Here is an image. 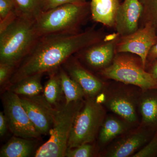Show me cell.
<instances>
[{
  "mask_svg": "<svg viewBox=\"0 0 157 157\" xmlns=\"http://www.w3.org/2000/svg\"><path fill=\"white\" fill-rule=\"evenodd\" d=\"M18 15L35 20L44 11L45 0H12Z\"/></svg>",
  "mask_w": 157,
  "mask_h": 157,
  "instance_id": "44dd1931",
  "label": "cell"
},
{
  "mask_svg": "<svg viewBox=\"0 0 157 157\" xmlns=\"http://www.w3.org/2000/svg\"><path fill=\"white\" fill-rule=\"evenodd\" d=\"M141 91L135 86L109 80L97 99L107 112L117 114L136 127L140 124L138 105Z\"/></svg>",
  "mask_w": 157,
  "mask_h": 157,
  "instance_id": "277c9868",
  "label": "cell"
},
{
  "mask_svg": "<svg viewBox=\"0 0 157 157\" xmlns=\"http://www.w3.org/2000/svg\"><path fill=\"white\" fill-rule=\"evenodd\" d=\"M104 33L94 28L76 33L40 37L9 80L11 85L28 76L58 70L72 56L103 41Z\"/></svg>",
  "mask_w": 157,
  "mask_h": 157,
  "instance_id": "6da1fadb",
  "label": "cell"
},
{
  "mask_svg": "<svg viewBox=\"0 0 157 157\" xmlns=\"http://www.w3.org/2000/svg\"><path fill=\"white\" fill-rule=\"evenodd\" d=\"M138 112L140 124L157 132V88L142 90Z\"/></svg>",
  "mask_w": 157,
  "mask_h": 157,
  "instance_id": "2e32d148",
  "label": "cell"
},
{
  "mask_svg": "<svg viewBox=\"0 0 157 157\" xmlns=\"http://www.w3.org/2000/svg\"><path fill=\"white\" fill-rule=\"evenodd\" d=\"M17 15L12 0H0V25H6Z\"/></svg>",
  "mask_w": 157,
  "mask_h": 157,
  "instance_id": "d4e9b609",
  "label": "cell"
},
{
  "mask_svg": "<svg viewBox=\"0 0 157 157\" xmlns=\"http://www.w3.org/2000/svg\"><path fill=\"white\" fill-rule=\"evenodd\" d=\"M8 128L7 120L4 112L0 113V136L3 137L6 134Z\"/></svg>",
  "mask_w": 157,
  "mask_h": 157,
  "instance_id": "f1b7e54d",
  "label": "cell"
},
{
  "mask_svg": "<svg viewBox=\"0 0 157 157\" xmlns=\"http://www.w3.org/2000/svg\"><path fill=\"white\" fill-rule=\"evenodd\" d=\"M35 20L17 15L0 31V63L18 67L39 38Z\"/></svg>",
  "mask_w": 157,
  "mask_h": 157,
  "instance_id": "7a4b0ae2",
  "label": "cell"
},
{
  "mask_svg": "<svg viewBox=\"0 0 157 157\" xmlns=\"http://www.w3.org/2000/svg\"><path fill=\"white\" fill-rule=\"evenodd\" d=\"M157 58V42L151 48L149 52L147 59V65L151 63V62Z\"/></svg>",
  "mask_w": 157,
  "mask_h": 157,
  "instance_id": "4dcf8cb0",
  "label": "cell"
},
{
  "mask_svg": "<svg viewBox=\"0 0 157 157\" xmlns=\"http://www.w3.org/2000/svg\"><path fill=\"white\" fill-rule=\"evenodd\" d=\"M58 72L65 96V104L84 100L85 94L80 86L71 78L63 67L59 68Z\"/></svg>",
  "mask_w": 157,
  "mask_h": 157,
  "instance_id": "d6986e66",
  "label": "cell"
},
{
  "mask_svg": "<svg viewBox=\"0 0 157 157\" xmlns=\"http://www.w3.org/2000/svg\"><path fill=\"white\" fill-rule=\"evenodd\" d=\"M23 106L39 135L49 133L53 125L56 109L44 96H19Z\"/></svg>",
  "mask_w": 157,
  "mask_h": 157,
  "instance_id": "7c38bea8",
  "label": "cell"
},
{
  "mask_svg": "<svg viewBox=\"0 0 157 157\" xmlns=\"http://www.w3.org/2000/svg\"><path fill=\"white\" fill-rule=\"evenodd\" d=\"M84 101L65 103L56 109L53 125L49 132L50 137L37 150L34 157H65L74 121Z\"/></svg>",
  "mask_w": 157,
  "mask_h": 157,
  "instance_id": "5b68a950",
  "label": "cell"
},
{
  "mask_svg": "<svg viewBox=\"0 0 157 157\" xmlns=\"http://www.w3.org/2000/svg\"><path fill=\"white\" fill-rule=\"evenodd\" d=\"M143 11V6L139 0H124L116 16L114 26L118 35L125 36L137 31Z\"/></svg>",
  "mask_w": 157,
  "mask_h": 157,
  "instance_id": "5bb4252c",
  "label": "cell"
},
{
  "mask_svg": "<svg viewBox=\"0 0 157 157\" xmlns=\"http://www.w3.org/2000/svg\"><path fill=\"white\" fill-rule=\"evenodd\" d=\"M2 103L8 128L14 136L28 139L40 136L23 106L19 95L8 90L3 93Z\"/></svg>",
  "mask_w": 157,
  "mask_h": 157,
  "instance_id": "ba28073f",
  "label": "cell"
},
{
  "mask_svg": "<svg viewBox=\"0 0 157 157\" xmlns=\"http://www.w3.org/2000/svg\"><path fill=\"white\" fill-rule=\"evenodd\" d=\"M50 73L49 79L43 88V96L49 104L54 106L56 105L60 101L63 92L58 70Z\"/></svg>",
  "mask_w": 157,
  "mask_h": 157,
  "instance_id": "7402d4cb",
  "label": "cell"
},
{
  "mask_svg": "<svg viewBox=\"0 0 157 157\" xmlns=\"http://www.w3.org/2000/svg\"><path fill=\"white\" fill-rule=\"evenodd\" d=\"M119 39L117 34H114L109 40L105 38L103 41L80 51L75 56L90 69L99 73L112 63Z\"/></svg>",
  "mask_w": 157,
  "mask_h": 157,
  "instance_id": "8fae6325",
  "label": "cell"
},
{
  "mask_svg": "<svg viewBox=\"0 0 157 157\" xmlns=\"http://www.w3.org/2000/svg\"><path fill=\"white\" fill-rule=\"evenodd\" d=\"M104 80L132 85L142 90L157 88V82L144 66L140 58L116 54L110 65L98 73Z\"/></svg>",
  "mask_w": 157,
  "mask_h": 157,
  "instance_id": "8992f818",
  "label": "cell"
},
{
  "mask_svg": "<svg viewBox=\"0 0 157 157\" xmlns=\"http://www.w3.org/2000/svg\"><path fill=\"white\" fill-rule=\"evenodd\" d=\"M134 127H135L118 115L107 112L96 141L101 153L117 137Z\"/></svg>",
  "mask_w": 157,
  "mask_h": 157,
  "instance_id": "9a60e30c",
  "label": "cell"
},
{
  "mask_svg": "<svg viewBox=\"0 0 157 157\" xmlns=\"http://www.w3.org/2000/svg\"><path fill=\"white\" fill-rule=\"evenodd\" d=\"M141 2L143 7L144 24H151L157 33V0H142Z\"/></svg>",
  "mask_w": 157,
  "mask_h": 157,
  "instance_id": "cb8c5ba5",
  "label": "cell"
},
{
  "mask_svg": "<svg viewBox=\"0 0 157 157\" xmlns=\"http://www.w3.org/2000/svg\"><path fill=\"white\" fill-rule=\"evenodd\" d=\"M43 74L26 77L11 85L10 90L19 96H33L40 94L44 88L41 83Z\"/></svg>",
  "mask_w": 157,
  "mask_h": 157,
  "instance_id": "ffe728a7",
  "label": "cell"
},
{
  "mask_svg": "<svg viewBox=\"0 0 157 157\" xmlns=\"http://www.w3.org/2000/svg\"><path fill=\"white\" fill-rule=\"evenodd\" d=\"M132 157H157V132L149 141Z\"/></svg>",
  "mask_w": 157,
  "mask_h": 157,
  "instance_id": "484cf974",
  "label": "cell"
},
{
  "mask_svg": "<svg viewBox=\"0 0 157 157\" xmlns=\"http://www.w3.org/2000/svg\"><path fill=\"white\" fill-rule=\"evenodd\" d=\"M100 149L96 142L84 144L72 148H68L65 157H100Z\"/></svg>",
  "mask_w": 157,
  "mask_h": 157,
  "instance_id": "603a6c76",
  "label": "cell"
},
{
  "mask_svg": "<svg viewBox=\"0 0 157 157\" xmlns=\"http://www.w3.org/2000/svg\"><path fill=\"white\" fill-rule=\"evenodd\" d=\"M120 4L119 0H91L92 18L109 27L115 26L116 16Z\"/></svg>",
  "mask_w": 157,
  "mask_h": 157,
  "instance_id": "e0dca14e",
  "label": "cell"
},
{
  "mask_svg": "<svg viewBox=\"0 0 157 157\" xmlns=\"http://www.w3.org/2000/svg\"><path fill=\"white\" fill-rule=\"evenodd\" d=\"M157 42L155 29L151 24L146 23L143 27L133 33L120 38L117 44L116 54H135L139 56L145 68L149 52Z\"/></svg>",
  "mask_w": 157,
  "mask_h": 157,
  "instance_id": "30bf717a",
  "label": "cell"
},
{
  "mask_svg": "<svg viewBox=\"0 0 157 157\" xmlns=\"http://www.w3.org/2000/svg\"><path fill=\"white\" fill-rule=\"evenodd\" d=\"M17 67L8 63H0V85L9 81Z\"/></svg>",
  "mask_w": 157,
  "mask_h": 157,
  "instance_id": "83f0119b",
  "label": "cell"
},
{
  "mask_svg": "<svg viewBox=\"0 0 157 157\" xmlns=\"http://www.w3.org/2000/svg\"><path fill=\"white\" fill-rule=\"evenodd\" d=\"M32 139L12 137L2 147L1 157H27L33 151L35 143Z\"/></svg>",
  "mask_w": 157,
  "mask_h": 157,
  "instance_id": "ac0fdd59",
  "label": "cell"
},
{
  "mask_svg": "<svg viewBox=\"0 0 157 157\" xmlns=\"http://www.w3.org/2000/svg\"><path fill=\"white\" fill-rule=\"evenodd\" d=\"M87 3L86 0H45L43 11L66 4L84 5Z\"/></svg>",
  "mask_w": 157,
  "mask_h": 157,
  "instance_id": "4316f807",
  "label": "cell"
},
{
  "mask_svg": "<svg viewBox=\"0 0 157 157\" xmlns=\"http://www.w3.org/2000/svg\"><path fill=\"white\" fill-rule=\"evenodd\" d=\"M62 67L82 88L86 98L98 97L106 86L107 80L96 76L85 67L75 55L70 57Z\"/></svg>",
  "mask_w": 157,
  "mask_h": 157,
  "instance_id": "4fadbf2b",
  "label": "cell"
},
{
  "mask_svg": "<svg viewBox=\"0 0 157 157\" xmlns=\"http://www.w3.org/2000/svg\"><path fill=\"white\" fill-rule=\"evenodd\" d=\"M155 133L140 124L134 127L103 150L100 157H132L149 141Z\"/></svg>",
  "mask_w": 157,
  "mask_h": 157,
  "instance_id": "9c48e42d",
  "label": "cell"
},
{
  "mask_svg": "<svg viewBox=\"0 0 157 157\" xmlns=\"http://www.w3.org/2000/svg\"><path fill=\"white\" fill-rule=\"evenodd\" d=\"M145 69L147 72L150 73L157 82V58L147 65Z\"/></svg>",
  "mask_w": 157,
  "mask_h": 157,
  "instance_id": "f546056e",
  "label": "cell"
},
{
  "mask_svg": "<svg viewBox=\"0 0 157 157\" xmlns=\"http://www.w3.org/2000/svg\"><path fill=\"white\" fill-rule=\"evenodd\" d=\"M90 13V3L63 5L42 12L35 19V29L39 37L50 34L79 33V28Z\"/></svg>",
  "mask_w": 157,
  "mask_h": 157,
  "instance_id": "3957f363",
  "label": "cell"
},
{
  "mask_svg": "<svg viewBox=\"0 0 157 157\" xmlns=\"http://www.w3.org/2000/svg\"><path fill=\"white\" fill-rule=\"evenodd\" d=\"M107 111L95 98H86L76 116L68 141V148L96 142ZM67 148V149H68Z\"/></svg>",
  "mask_w": 157,
  "mask_h": 157,
  "instance_id": "52a82bcc",
  "label": "cell"
}]
</instances>
